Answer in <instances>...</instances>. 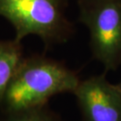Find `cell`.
Segmentation results:
<instances>
[{"mask_svg": "<svg viewBox=\"0 0 121 121\" xmlns=\"http://www.w3.org/2000/svg\"><path fill=\"white\" fill-rule=\"evenodd\" d=\"M117 86H118V87H119L120 88V90L121 91V80L119 82V83H118L117 84Z\"/></svg>", "mask_w": 121, "mask_h": 121, "instance_id": "52a82bcc", "label": "cell"}, {"mask_svg": "<svg viewBox=\"0 0 121 121\" xmlns=\"http://www.w3.org/2000/svg\"><path fill=\"white\" fill-rule=\"evenodd\" d=\"M0 121H63L58 115L47 105L32 109L3 112Z\"/></svg>", "mask_w": 121, "mask_h": 121, "instance_id": "8992f818", "label": "cell"}, {"mask_svg": "<svg viewBox=\"0 0 121 121\" xmlns=\"http://www.w3.org/2000/svg\"><path fill=\"white\" fill-rule=\"evenodd\" d=\"M68 6L69 0H0V16L14 28L17 42L33 35L49 48L68 42L73 35Z\"/></svg>", "mask_w": 121, "mask_h": 121, "instance_id": "7a4b0ae2", "label": "cell"}, {"mask_svg": "<svg viewBox=\"0 0 121 121\" xmlns=\"http://www.w3.org/2000/svg\"><path fill=\"white\" fill-rule=\"evenodd\" d=\"M73 94L82 121H121V91L106 72L80 80Z\"/></svg>", "mask_w": 121, "mask_h": 121, "instance_id": "277c9868", "label": "cell"}, {"mask_svg": "<svg viewBox=\"0 0 121 121\" xmlns=\"http://www.w3.org/2000/svg\"><path fill=\"white\" fill-rule=\"evenodd\" d=\"M24 57L21 43L15 39L0 41V105Z\"/></svg>", "mask_w": 121, "mask_h": 121, "instance_id": "5b68a950", "label": "cell"}, {"mask_svg": "<svg viewBox=\"0 0 121 121\" xmlns=\"http://www.w3.org/2000/svg\"><path fill=\"white\" fill-rule=\"evenodd\" d=\"M77 5L93 59L106 73L116 71L121 66V0H78Z\"/></svg>", "mask_w": 121, "mask_h": 121, "instance_id": "3957f363", "label": "cell"}, {"mask_svg": "<svg viewBox=\"0 0 121 121\" xmlns=\"http://www.w3.org/2000/svg\"><path fill=\"white\" fill-rule=\"evenodd\" d=\"M80 81L63 63L45 56L24 57L0 105L2 112H17L47 105L52 97L72 93Z\"/></svg>", "mask_w": 121, "mask_h": 121, "instance_id": "6da1fadb", "label": "cell"}]
</instances>
